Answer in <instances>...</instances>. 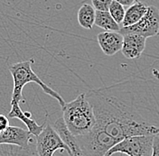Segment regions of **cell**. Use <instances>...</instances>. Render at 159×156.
<instances>
[{
  "label": "cell",
  "instance_id": "1",
  "mask_svg": "<svg viewBox=\"0 0 159 156\" xmlns=\"http://www.w3.org/2000/svg\"><path fill=\"white\" fill-rule=\"evenodd\" d=\"M85 94L94 112V127L117 143L159 133V103L143 80H126Z\"/></svg>",
  "mask_w": 159,
  "mask_h": 156
},
{
  "label": "cell",
  "instance_id": "2",
  "mask_svg": "<svg viewBox=\"0 0 159 156\" xmlns=\"http://www.w3.org/2000/svg\"><path fill=\"white\" fill-rule=\"evenodd\" d=\"M61 110L64 124L74 137L89 133L96 124L93 109L85 93H80L68 103L65 102Z\"/></svg>",
  "mask_w": 159,
  "mask_h": 156
},
{
  "label": "cell",
  "instance_id": "3",
  "mask_svg": "<svg viewBox=\"0 0 159 156\" xmlns=\"http://www.w3.org/2000/svg\"><path fill=\"white\" fill-rule=\"evenodd\" d=\"M34 64V59H30L28 60L19 61L9 65L8 69L12 75L13 81H14V88L11 98V105L14 104H20L23 99V88L28 83H35L41 87L43 91L49 95L50 97L55 98L61 107H62L65 104V101L61 97L58 92L53 90L52 88L47 86L43 79L38 77V75L33 70L32 66Z\"/></svg>",
  "mask_w": 159,
  "mask_h": 156
},
{
  "label": "cell",
  "instance_id": "4",
  "mask_svg": "<svg viewBox=\"0 0 159 156\" xmlns=\"http://www.w3.org/2000/svg\"><path fill=\"white\" fill-rule=\"evenodd\" d=\"M155 135L127 137L111 147L104 156L125 154L129 156H152Z\"/></svg>",
  "mask_w": 159,
  "mask_h": 156
},
{
  "label": "cell",
  "instance_id": "5",
  "mask_svg": "<svg viewBox=\"0 0 159 156\" xmlns=\"http://www.w3.org/2000/svg\"><path fill=\"white\" fill-rule=\"evenodd\" d=\"M58 150L65 151L68 155H71V152L68 145L62 141L53 127L46 121L45 127L43 132L36 137V153L38 156H53Z\"/></svg>",
  "mask_w": 159,
  "mask_h": 156
},
{
  "label": "cell",
  "instance_id": "6",
  "mask_svg": "<svg viewBox=\"0 0 159 156\" xmlns=\"http://www.w3.org/2000/svg\"><path fill=\"white\" fill-rule=\"evenodd\" d=\"M119 32L122 35L126 33H136L147 39L157 36L159 33V9L155 6H150L147 14L137 24L126 27L122 26Z\"/></svg>",
  "mask_w": 159,
  "mask_h": 156
},
{
  "label": "cell",
  "instance_id": "7",
  "mask_svg": "<svg viewBox=\"0 0 159 156\" xmlns=\"http://www.w3.org/2000/svg\"><path fill=\"white\" fill-rule=\"evenodd\" d=\"M31 134L27 130L18 127H9L0 132V146L15 145L21 149H27L32 141Z\"/></svg>",
  "mask_w": 159,
  "mask_h": 156
},
{
  "label": "cell",
  "instance_id": "8",
  "mask_svg": "<svg viewBox=\"0 0 159 156\" xmlns=\"http://www.w3.org/2000/svg\"><path fill=\"white\" fill-rule=\"evenodd\" d=\"M97 42L104 54L113 56L121 51L123 35L118 31H103L97 35Z\"/></svg>",
  "mask_w": 159,
  "mask_h": 156
},
{
  "label": "cell",
  "instance_id": "9",
  "mask_svg": "<svg viewBox=\"0 0 159 156\" xmlns=\"http://www.w3.org/2000/svg\"><path fill=\"white\" fill-rule=\"evenodd\" d=\"M147 45V38L136 33L123 34L122 54L129 60L139 58L144 52Z\"/></svg>",
  "mask_w": 159,
  "mask_h": 156
},
{
  "label": "cell",
  "instance_id": "10",
  "mask_svg": "<svg viewBox=\"0 0 159 156\" xmlns=\"http://www.w3.org/2000/svg\"><path fill=\"white\" fill-rule=\"evenodd\" d=\"M7 117H9V118H17V119L21 120L26 126L27 131L29 132L30 134L32 136H34L37 137L43 132V128L45 127L46 121H47V118H48V115L46 114L45 122L43 123V125H38L36 123V121L32 119L31 113H29V112H23L21 107H20V104H14V105H11V110L8 113Z\"/></svg>",
  "mask_w": 159,
  "mask_h": 156
},
{
  "label": "cell",
  "instance_id": "11",
  "mask_svg": "<svg viewBox=\"0 0 159 156\" xmlns=\"http://www.w3.org/2000/svg\"><path fill=\"white\" fill-rule=\"evenodd\" d=\"M148 7L142 2L138 1L137 3L129 6V8L126 10L124 19L122 21V26H130L137 24L148 12Z\"/></svg>",
  "mask_w": 159,
  "mask_h": 156
},
{
  "label": "cell",
  "instance_id": "12",
  "mask_svg": "<svg viewBox=\"0 0 159 156\" xmlns=\"http://www.w3.org/2000/svg\"><path fill=\"white\" fill-rule=\"evenodd\" d=\"M96 16V10L89 4H82L78 10L77 19L79 25L84 29H92Z\"/></svg>",
  "mask_w": 159,
  "mask_h": 156
},
{
  "label": "cell",
  "instance_id": "13",
  "mask_svg": "<svg viewBox=\"0 0 159 156\" xmlns=\"http://www.w3.org/2000/svg\"><path fill=\"white\" fill-rule=\"evenodd\" d=\"M97 26L104 31H118L120 29L119 25L113 19L109 11H96L95 23Z\"/></svg>",
  "mask_w": 159,
  "mask_h": 156
},
{
  "label": "cell",
  "instance_id": "14",
  "mask_svg": "<svg viewBox=\"0 0 159 156\" xmlns=\"http://www.w3.org/2000/svg\"><path fill=\"white\" fill-rule=\"evenodd\" d=\"M109 13L111 15L113 19L119 25L122 23V21L124 19L126 10H125V7L123 5H121L117 1L112 0L109 7Z\"/></svg>",
  "mask_w": 159,
  "mask_h": 156
},
{
  "label": "cell",
  "instance_id": "15",
  "mask_svg": "<svg viewBox=\"0 0 159 156\" xmlns=\"http://www.w3.org/2000/svg\"><path fill=\"white\" fill-rule=\"evenodd\" d=\"M112 0H91L92 7L96 11H109Z\"/></svg>",
  "mask_w": 159,
  "mask_h": 156
},
{
  "label": "cell",
  "instance_id": "16",
  "mask_svg": "<svg viewBox=\"0 0 159 156\" xmlns=\"http://www.w3.org/2000/svg\"><path fill=\"white\" fill-rule=\"evenodd\" d=\"M152 156H159V133L155 135V136H154Z\"/></svg>",
  "mask_w": 159,
  "mask_h": 156
},
{
  "label": "cell",
  "instance_id": "17",
  "mask_svg": "<svg viewBox=\"0 0 159 156\" xmlns=\"http://www.w3.org/2000/svg\"><path fill=\"white\" fill-rule=\"evenodd\" d=\"M114 1L119 2L121 5H123L124 7H129V6H131V5H133V4L137 3L139 0H114Z\"/></svg>",
  "mask_w": 159,
  "mask_h": 156
},
{
  "label": "cell",
  "instance_id": "18",
  "mask_svg": "<svg viewBox=\"0 0 159 156\" xmlns=\"http://www.w3.org/2000/svg\"><path fill=\"white\" fill-rule=\"evenodd\" d=\"M2 156H17V154H16L11 148H7V151L1 153Z\"/></svg>",
  "mask_w": 159,
  "mask_h": 156
}]
</instances>
